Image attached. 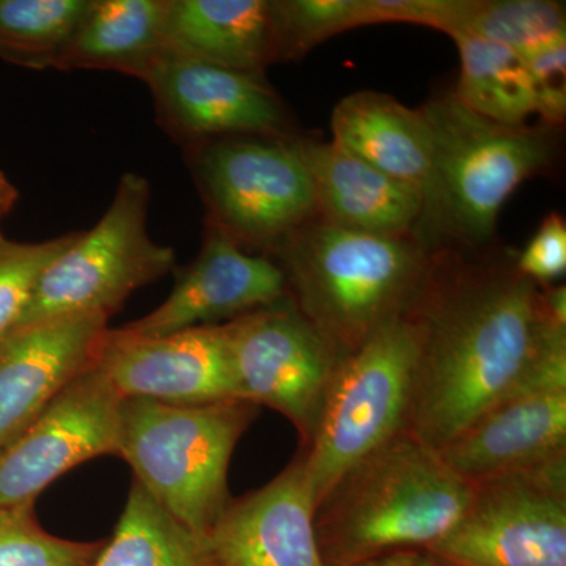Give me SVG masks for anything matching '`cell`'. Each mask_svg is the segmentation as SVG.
Here are the masks:
<instances>
[{"instance_id": "cell-1", "label": "cell", "mask_w": 566, "mask_h": 566, "mask_svg": "<svg viewBox=\"0 0 566 566\" xmlns=\"http://www.w3.org/2000/svg\"><path fill=\"white\" fill-rule=\"evenodd\" d=\"M409 315L417 360L408 431L438 453L515 389L557 324L543 285L516 268L434 264Z\"/></svg>"}, {"instance_id": "cell-2", "label": "cell", "mask_w": 566, "mask_h": 566, "mask_svg": "<svg viewBox=\"0 0 566 566\" xmlns=\"http://www.w3.org/2000/svg\"><path fill=\"white\" fill-rule=\"evenodd\" d=\"M472 488L415 436H397L338 476L316 504L324 566L427 549L463 515Z\"/></svg>"}, {"instance_id": "cell-3", "label": "cell", "mask_w": 566, "mask_h": 566, "mask_svg": "<svg viewBox=\"0 0 566 566\" xmlns=\"http://www.w3.org/2000/svg\"><path fill=\"white\" fill-rule=\"evenodd\" d=\"M294 303L342 353L408 315L434 270L422 243L307 222L273 251Z\"/></svg>"}, {"instance_id": "cell-4", "label": "cell", "mask_w": 566, "mask_h": 566, "mask_svg": "<svg viewBox=\"0 0 566 566\" xmlns=\"http://www.w3.org/2000/svg\"><path fill=\"white\" fill-rule=\"evenodd\" d=\"M259 409L241 398L197 406L123 398L115 455L167 513L208 535L233 501L230 460Z\"/></svg>"}, {"instance_id": "cell-5", "label": "cell", "mask_w": 566, "mask_h": 566, "mask_svg": "<svg viewBox=\"0 0 566 566\" xmlns=\"http://www.w3.org/2000/svg\"><path fill=\"white\" fill-rule=\"evenodd\" d=\"M416 360L417 329L409 314L345 354L314 441L297 452L315 504L357 461L408 431Z\"/></svg>"}, {"instance_id": "cell-6", "label": "cell", "mask_w": 566, "mask_h": 566, "mask_svg": "<svg viewBox=\"0 0 566 566\" xmlns=\"http://www.w3.org/2000/svg\"><path fill=\"white\" fill-rule=\"evenodd\" d=\"M150 182L126 172L103 218L77 232L41 275L17 329L76 315L117 314L142 286L175 268V252L148 233ZM14 329V331H17Z\"/></svg>"}, {"instance_id": "cell-7", "label": "cell", "mask_w": 566, "mask_h": 566, "mask_svg": "<svg viewBox=\"0 0 566 566\" xmlns=\"http://www.w3.org/2000/svg\"><path fill=\"white\" fill-rule=\"evenodd\" d=\"M433 133L434 232L465 243L490 240L499 212L521 182L549 163L545 137L488 120L453 93L422 107Z\"/></svg>"}, {"instance_id": "cell-8", "label": "cell", "mask_w": 566, "mask_h": 566, "mask_svg": "<svg viewBox=\"0 0 566 566\" xmlns=\"http://www.w3.org/2000/svg\"><path fill=\"white\" fill-rule=\"evenodd\" d=\"M185 150L207 222L240 245L274 251L318 211L314 182L292 140L221 137Z\"/></svg>"}, {"instance_id": "cell-9", "label": "cell", "mask_w": 566, "mask_h": 566, "mask_svg": "<svg viewBox=\"0 0 566 566\" xmlns=\"http://www.w3.org/2000/svg\"><path fill=\"white\" fill-rule=\"evenodd\" d=\"M472 486L427 551L455 566H566V455Z\"/></svg>"}, {"instance_id": "cell-10", "label": "cell", "mask_w": 566, "mask_h": 566, "mask_svg": "<svg viewBox=\"0 0 566 566\" xmlns=\"http://www.w3.org/2000/svg\"><path fill=\"white\" fill-rule=\"evenodd\" d=\"M226 326L241 400L281 412L296 428L301 449L311 446L345 354L290 293Z\"/></svg>"}, {"instance_id": "cell-11", "label": "cell", "mask_w": 566, "mask_h": 566, "mask_svg": "<svg viewBox=\"0 0 566 566\" xmlns=\"http://www.w3.org/2000/svg\"><path fill=\"white\" fill-rule=\"evenodd\" d=\"M122 400L96 365L77 376L0 453V506L33 505L71 469L115 455Z\"/></svg>"}, {"instance_id": "cell-12", "label": "cell", "mask_w": 566, "mask_h": 566, "mask_svg": "<svg viewBox=\"0 0 566 566\" xmlns=\"http://www.w3.org/2000/svg\"><path fill=\"white\" fill-rule=\"evenodd\" d=\"M95 365L122 398L175 406L240 398L226 324L166 335L107 329Z\"/></svg>"}, {"instance_id": "cell-13", "label": "cell", "mask_w": 566, "mask_h": 566, "mask_svg": "<svg viewBox=\"0 0 566 566\" xmlns=\"http://www.w3.org/2000/svg\"><path fill=\"white\" fill-rule=\"evenodd\" d=\"M145 84L159 125L182 148L241 134H281L286 126L282 102L262 74L169 51Z\"/></svg>"}, {"instance_id": "cell-14", "label": "cell", "mask_w": 566, "mask_h": 566, "mask_svg": "<svg viewBox=\"0 0 566 566\" xmlns=\"http://www.w3.org/2000/svg\"><path fill=\"white\" fill-rule=\"evenodd\" d=\"M199 255L175 273L172 293L150 314L125 324L142 335L180 333L238 318L289 294L282 268L266 256L245 253L229 234L205 223Z\"/></svg>"}, {"instance_id": "cell-15", "label": "cell", "mask_w": 566, "mask_h": 566, "mask_svg": "<svg viewBox=\"0 0 566 566\" xmlns=\"http://www.w3.org/2000/svg\"><path fill=\"white\" fill-rule=\"evenodd\" d=\"M109 318L76 315L20 327L0 342V453L93 367Z\"/></svg>"}, {"instance_id": "cell-16", "label": "cell", "mask_w": 566, "mask_h": 566, "mask_svg": "<svg viewBox=\"0 0 566 566\" xmlns=\"http://www.w3.org/2000/svg\"><path fill=\"white\" fill-rule=\"evenodd\" d=\"M300 453L260 490L233 499L208 534L222 566H324Z\"/></svg>"}, {"instance_id": "cell-17", "label": "cell", "mask_w": 566, "mask_h": 566, "mask_svg": "<svg viewBox=\"0 0 566 566\" xmlns=\"http://www.w3.org/2000/svg\"><path fill=\"white\" fill-rule=\"evenodd\" d=\"M560 455H566V389L509 395L439 452L471 485Z\"/></svg>"}, {"instance_id": "cell-18", "label": "cell", "mask_w": 566, "mask_h": 566, "mask_svg": "<svg viewBox=\"0 0 566 566\" xmlns=\"http://www.w3.org/2000/svg\"><path fill=\"white\" fill-rule=\"evenodd\" d=\"M314 182L324 222L378 237H409L422 222V193L333 144L292 140Z\"/></svg>"}, {"instance_id": "cell-19", "label": "cell", "mask_w": 566, "mask_h": 566, "mask_svg": "<svg viewBox=\"0 0 566 566\" xmlns=\"http://www.w3.org/2000/svg\"><path fill=\"white\" fill-rule=\"evenodd\" d=\"M333 144L375 169L422 193L419 229L433 230L436 210L434 144L423 109H409L392 96L357 92L333 114Z\"/></svg>"}, {"instance_id": "cell-20", "label": "cell", "mask_w": 566, "mask_h": 566, "mask_svg": "<svg viewBox=\"0 0 566 566\" xmlns=\"http://www.w3.org/2000/svg\"><path fill=\"white\" fill-rule=\"evenodd\" d=\"M167 48L177 54L262 74L275 62L270 0H169Z\"/></svg>"}, {"instance_id": "cell-21", "label": "cell", "mask_w": 566, "mask_h": 566, "mask_svg": "<svg viewBox=\"0 0 566 566\" xmlns=\"http://www.w3.org/2000/svg\"><path fill=\"white\" fill-rule=\"evenodd\" d=\"M169 0H92L59 71H114L147 81L169 52Z\"/></svg>"}, {"instance_id": "cell-22", "label": "cell", "mask_w": 566, "mask_h": 566, "mask_svg": "<svg viewBox=\"0 0 566 566\" xmlns=\"http://www.w3.org/2000/svg\"><path fill=\"white\" fill-rule=\"evenodd\" d=\"M93 566H222L207 535L167 513L137 480Z\"/></svg>"}, {"instance_id": "cell-23", "label": "cell", "mask_w": 566, "mask_h": 566, "mask_svg": "<svg viewBox=\"0 0 566 566\" xmlns=\"http://www.w3.org/2000/svg\"><path fill=\"white\" fill-rule=\"evenodd\" d=\"M460 52V81L453 95L488 120L521 128L536 114L534 84L520 52L468 35L452 33Z\"/></svg>"}, {"instance_id": "cell-24", "label": "cell", "mask_w": 566, "mask_h": 566, "mask_svg": "<svg viewBox=\"0 0 566 566\" xmlns=\"http://www.w3.org/2000/svg\"><path fill=\"white\" fill-rule=\"evenodd\" d=\"M92 0H0V61L59 70Z\"/></svg>"}, {"instance_id": "cell-25", "label": "cell", "mask_w": 566, "mask_h": 566, "mask_svg": "<svg viewBox=\"0 0 566 566\" xmlns=\"http://www.w3.org/2000/svg\"><path fill=\"white\" fill-rule=\"evenodd\" d=\"M528 55L566 39L565 9L549 0H464L455 29Z\"/></svg>"}, {"instance_id": "cell-26", "label": "cell", "mask_w": 566, "mask_h": 566, "mask_svg": "<svg viewBox=\"0 0 566 566\" xmlns=\"http://www.w3.org/2000/svg\"><path fill=\"white\" fill-rule=\"evenodd\" d=\"M275 62L303 57L316 44L370 24L365 0H275Z\"/></svg>"}, {"instance_id": "cell-27", "label": "cell", "mask_w": 566, "mask_h": 566, "mask_svg": "<svg viewBox=\"0 0 566 566\" xmlns=\"http://www.w3.org/2000/svg\"><path fill=\"white\" fill-rule=\"evenodd\" d=\"M103 545L48 534L33 505L0 506V566H93Z\"/></svg>"}, {"instance_id": "cell-28", "label": "cell", "mask_w": 566, "mask_h": 566, "mask_svg": "<svg viewBox=\"0 0 566 566\" xmlns=\"http://www.w3.org/2000/svg\"><path fill=\"white\" fill-rule=\"evenodd\" d=\"M76 234L65 233L41 243H18L0 233V342L17 329L41 275Z\"/></svg>"}, {"instance_id": "cell-29", "label": "cell", "mask_w": 566, "mask_h": 566, "mask_svg": "<svg viewBox=\"0 0 566 566\" xmlns=\"http://www.w3.org/2000/svg\"><path fill=\"white\" fill-rule=\"evenodd\" d=\"M534 84L536 114L547 123L564 122L566 112V39L524 55Z\"/></svg>"}, {"instance_id": "cell-30", "label": "cell", "mask_w": 566, "mask_h": 566, "mask_svg": "<svg viewBox=\"0 0 566 566\" xmlns=\"http://www.w3.org/2000/svg\"><path fill=\"white\" fill-rule=\"evenodd\" d=\"M516 271L538 285L556 281L566 271V226L558 214L547 216L516 262Z\"/></svg>"}, {"instance_id": "cell-31", "label": "cell", "mask_w": 566, "mask_h": 566, "mask_svg": "<svg viewBox=\"0 0 566 566\" xmlns=\"http://www.w3.org/2000/svg\"><path fill=\"white\" fill-rule=\"evenodd\" d=\"M464 0H367L370 24L411 22L450 33L455 29Z\"/></svg>"}, {"instance_id": "cell-32", "label": "cell", "mask_w": 566, "mask_h": 566, "mask_svg": "<svg viewBox=\"0 0 566 566\" xmlns=\"http://www.w3.org/2000/svg\"><path fill=\"white\" fill-rule=\"evenodd\" d=\"M356 566H455L427 549H406Z\"/></svg>"}, {"instance_id": "cell-33", "label": "cell", "mask_w": 566, "mask_h": 566, "mask_svg": "<svg viewBox=\"0 0 566 566\" xmlns=\"http://www.w3.org/2000/svg\"><path fill=\"white\" fill-rule=\"evenodd\" d=\"M543 301L551 319L560 326H566V286L554 285L547 289L543 285Z\"/></svg>"}, {"instance_id": "cell-34", "label": "cell", "mask_w": 566, "mask_h": 566, "mask_svg": "<svg viewBox=\"0 0 566 566\" xmlns=\"http://www.w3.org/2000/svg\"><path fill=\"white\" fill-rule=\"evenodd\" d=\"M18 199H20V192H18L17 186L0 170V222L10 214Z\"/></svg>"}]
</instances>
